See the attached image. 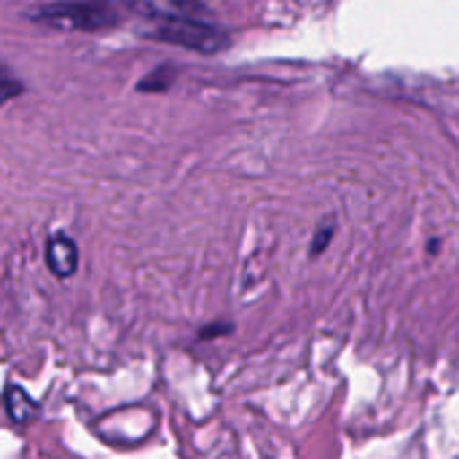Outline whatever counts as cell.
Instances as JSON below:
<instances>
[{
	"label": "cell",
	"instance_id": "cell-3",
	"mask_svg": "<svg viewBox=\"0 0 459 459\" xmlns=\"http://www.w3.org/2000/svg\"><path fill=\"white\" fill-rule=\"evenodd\" d=\"M124 5L140 16L148 19H194L204 13V5L199 0H124Z\"/></svg>",
	"mask_w": 459,
	"mask_h": 459
},
{
	"label": "cell",
	"instance_id": "cell-4",
	"mask_svg": "<svg viewBox=\"0 0 459 459\" xmlns=\"http://www.w3.org/2000/svg\"><path fill=\"white\" fill-rule=\"evenodd\" d=\"M46 264L54 277H70L78 266V250L75 242L65 234H54L46 245Z\"/></svg>",
	"mask_w": 459,
	"mask_h": 459
},
{
	"label": "cell",
	"instance_id": "cell-1",
	"mask_svg": "<svg viewBox=\"0 0 459 459\" xmlns=\"http://www.w3.org/2000/svg\"><path fill=\"white\" fill-rule=\"evenodd\" d=\"M40 22L67 30H102L108 24L118 22V13L102 3V0H86V3H54L35 13Z\"/></svg>",
	"mask_w": 459,
	"mask_h": 459
},
{
	"label": "cell",
	"instance_id": "cell-2",
	"mask_svg": "<svg viewBox=\"0 0 459 459\" xmlns=\"http://www.w3.org/2000/svg\"><path fill=\"white\" fill-rule=\"evenodd\" d=\"M151 38L164 40V43H175V46H183V48H194V51H202V54L221 51L229 43L226 32H221L218 27H212L207 22H196V19L161 22L159 27L151 30Z\"/></svg>",
	"mask_w": 459,
	"mask_h": 459
}]
</instances>
